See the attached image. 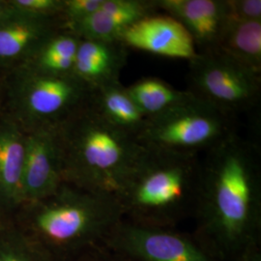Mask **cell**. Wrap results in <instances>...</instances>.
Masks as SVG:
<instances>
[{
    "label": "cell",
    "instance_id": "6da1fadb",
    "mask_svg": "<svg viewBox=\"0 0 261 261\" xmlns=\"http://www.w3.org/2000/svg\"><path fill=\"white\" fill-rule=\"evenodd\" d=\"M194 236L220 261L261 250V168L257 148L234 132L200 162Z\"/></svg>",
    "mask_w": 261,
    "mask_h": 261
},
{
    "label": "cell",
    "instance_id": "7a4b0ae2",
    "mask_svg": "<svg viewBox=\"0 0 261 261\" xmlns=\"http://www.w3.org/2000/svg\"><path fill=\"white\" fill-rule=\"evenodd\" d=\"M57 130L66 183L118 199L146 147L138 138L112 126L90 103Z\"/></svg>",
    "mask_w": 261,
    "mask_h": 261
},
{
    "label": "cell",
    "instance_id": "3957f363",
    "mask_svg": "<svg viewBox=\"0 0 261 261\" xmlns=\"http://www.w3.org/2000/svg\"><path fill=\"white\" fill-rule=\"evenodd\" d=\"M20 228L53 261H72L103 246L124 219L118 199L64 182L53 195L25 204Z\"/></svg>",
    "mask_w": 261,
    "mask_h": 261
},
{
    "label": "cell",
    "instance_id": "277c9868",
    "mask_svg": "<svg viewBox=\"0 0 261 261\" xmlns=\"http://www.w3.org/2000/svg\"><path fill=\"white\" fill-rule=\"evenodd\" d=\"M199 172L196 154L146 148L118 197L124 219L176 228L194 214Z\"/></svg>",
    "mask_w": 261,
    "mask_h": 261
},
{
    "label": "cell",
    "instance_id": "5b68a950",
    "mask_svg": "<svg viewBox=\"0 0 261 261\" xmlns=\"http://www.w3.org/2000/svg\"><path fill=\"white\" fill-rule=\"evenodd\" d=\"M232 117L196 97L172 112L149 119L138 140L150 149L197 155L233 134Z\"/></svg>",
    "mask_w": 261,
    "mask_h": 261
},
{
    "label": "cell",
    "instance_id": "8992f818",
    "mask_svg": "<svg viewBox=\"0 0 261 261\" xmlns=\"http://www.w3.org/2000/svg\"><path fill=\"white\" fill-rule=\"evenodd\" d=\"M92 90L73 74H47L28 64L15 83L13 99L32 130L59 126L89 103Z\"/></svg>",
    "mask_w": 261,
    "mask_h": 261
},
{
    "label": "cell",
    "instance_id": "52a82bcc",
    "mask_svg": "<svg viewBox=\"0 0 261 261\" xmlns=\"http://www.w3.org/2000/svg\"><path fill=\"white\" fill-rule=\"evenodd\" d=\"M189 65L188 90L224 113L233 116L258 103L261 74L229 56L219 50L198 53Z\"/></svg>",
    "mask_w": 261,
    "mask_h": 261
},
{
    "label": "cell",
    "instance_id": "ba28073f",
    "mask_svg": "<svg viewBox=\"0 0 261 261\" xmlns=\"http://www.w3.org/2000/svg\"><path fill=\"white\" fill-rule=\"evenodd\" d=\"M103 246L123 261H220L197 241L174 227L123 219Z\"/></svg>",
    "mask_w": 261,
    "mask_h": 261
},
{
    "label": "cell",
    "instance_id": "9c48e42d",
    "mask_svg": "<svg viewBox=\"0 0 261 261\" xmlns=\"http://www.w3.org/2000/svg\"><path fill=\"white\" fill-rule=\"evenodd\" d=\"M64 182L62 152L57 127H41L30 130L25 140L22 206L53 195Z\"/></svg>",
    "mask_w": 261,
    "mask_h": 261
},
{
    "label": "cell",
    "instance_id": "30bf717a",
    "mask_svg": "<svg viewBox=\"0 0 261 261\" xmlns=\"http://www.w3.org/2000/svg\"><path fill=\"white\" fill-rule=\"evenodd\" d=\"M126 48L189 62L196 59V44L184 25L168 14H152L127 28L120 38Z\"/></svg>",
    "mask_w": 261,
    "mask_h": 261
},
{
    "label": "cell",
    "instance_id": "8fae6325",
    "mask_svg": "<svg viewBox=\"0 0 261 261\" xmlns=\"http://www.w3.org/2000/svg\"><path fill=\"white\" fill-rule=\"evenodd\" d=\"M155 5L184 25L197 53L217 49L229 19L226 0H155Z\"/></svg>",
    "mask_w": 261,
    "mask_h": 261
},
{
    "label": "cell",
    "instance_id": "7c38bea8",
    "mask_svg": "<svg viewBox=\"0 0 261 261\" xmlns=\"http://www.w3.org/2000/svg\"><path fill=\"white\" fill-rule=\"evenodd\" d=\"M128 48L119 41L105 42L81 39L73 75L91 89L119 83L127 63Z\"/></svg>",
    "mask_w": 261,
    "mask_h": 261
},
{
    "label": "cell",
    "instance_id": "4fadbf2b",
    "mask_svg": "<svg viewBox=\"0 0 261 261\" xmlns=\"http://www.w3.org/2000/svg\"><path fill=\"white\" fill-rule=\"evenodd\" d=\"M56 18L33 17L14 13L0 21V62L23 57L31 59L48 38L58 31ZM30 59V60H31Z\"/></svg>",
    "mask_w": 261,
    "mask_h": 261
},
{
    "label": "cell",
    "instance_id": "5bb4252c",
    "mask_svg": "<svg viewBox=\"0 0 261 261\" xmlns=\"http://www.w3.org/2000/svg\"><path fill=\"white\" fill-rule=\"evenodd\" d=\"M25 140L15 122L0 123V205L7 209L23 204Z\"/></svg>",
    "mask_w": 261,
    "mask_h": 261
},
{
    "label": "cell",
    "instance_id": "9a60e30c",
    "mask_svg": "<svg viewBox=\"0 0 261 261\" xmlns=\"http://www.w3.org/2000/svg\"><path fill=\"white\" fill-rule=\"evenodd\" d=\"M89 103L112 126L136 138L140 137L149 120L120 82L93 89Z\"/></svg>",
    "mask_w": 261,
    "mask_h": 261
},
{
    "label": "cell",
    "instance_id": "2e32d148",
    "mask_svg": "<svg viewBox=\"0 0 261 261\" xmlns=\"http://www.w3.org/2000/svg\"><path fill=\"white\" fill-rule=\"evenodd\" d=\"M126 90L148 119L165 115L196 98L189 90H180L152 76L140 79L127 86Z\"/></svg>",
    "mask_w": 261,
    "mask_h": 261
},
{
    "label": "cell",
    "instance_id": "e0dca14e",
    "mask_svg": "<svg viewBox=\"0 0 261 261\" xmlns=\"http://www.w3.org/2000/svg\"><path fill=\"white\" fill-rule=\"evenodd\" d=\"M215 50L261 74V19H228Z\"/></svg>",
    "mask_w": 261,
    "mask_h": 261
},
{
    "label": "cell",
    "instance_id": "ac0fdd59",
    "mask_svg": "<svg viewBox=\"0 0 261 261\" xmlns=\"http://www.w3.org/2000/svg\"><path fill=\"white\" fill-rule=\"evenodd\" d=\"M80 42L81 38L68 28L64 31L58 30L40 47L29 64L47 74H73Z\"/></svg>",
    "mask_w": 261,
    "mask_h": 261
},
{
    "label": "cell",
    "instance_id": "d6986e66",
    "mask_svg": "<svg viewBox=\"0 0 261 261\" xmlns=\"http://www.w3.org/2000/svg\"><path fill=\"white\" fill-rule=\"evenodd\" d=\"M0 261H53L20 228L0 231Z\"/></svg>",
    "mask_w": 261,
    "mask_h": 261
},
{
    "label": "cell",
    "instance_id": "ffe728a7",
    "mask_svg": "<svg viewBox=\"0 0 261 261\" xmlns=\"http://www.w3.org/2000/svg\"><path fill=\"white\" fill-rule=\"evenodd\" d=\"M64 0H12L10 5L17 13L33 16L56 18L61 16Z\"/></svg>",
    "mask_w": 261,
    "mask_h": 261
},
{
    "label": "cell",
    "instance_id": "44dd1931",
    "mask_svg": "<svg viewBox=\"0 0 261 261\" xmlns=\"http://www.w3.org/2000/svg\"><path fill=\"white\" fill-rule=\"evenodd\" d=\"M105 0H64L61 16L65 24L91 16L102 8Z\"/></svg>",
    "mask_w": 261,
    "mask_h": 261
},
{
    "label": "cell",
    "instance_id": "7402d4cb",
    "mask_svg": "<svg viewBox=\"0 0 261 261\" xmlns=\"http://www.w3.org/2000/svg\"><path fill=\"white\" fill-rule=\"evenodd\" d=\"M228 18L233 20L261 19L260 0H226Z\"/></svg>",
    "mask_w": 261,
    "mask_h": 261
},
{
    "label": "cell",
    "instance_id": "603a6c76",
    "mask_svg": "<svg viewBox=\"0 0 261 261\" xmlns=\"http://www.w3.org/2000/svg\"><path fill=\"white\" fill-rule=\"evenodd\" d=\"M72 261H123L105 246L96 248L92 251L85 252Z\"/></svg>",
    "mask_w": 261,
    "mask_h": 261
},
{
    "label": "cell",
    "instance_id": "cb8c5ba5",
    "mask_svg": "<svg viewBox=\"0 0 261 261\" xmlns=\"http://www.w3.org/2000/svg\"><path fill=\"white\" fill-rule=\"evenodd\" d=\"M13 13L14 9L10 5L9 1H0V21L8 18Z\"/></svg>",
    "mask_w": 261,
    "mask_h": 261
},
{
    "label": "cell",
    "instance_id": "d4e9b609",
    "mask_svg": "<svg viewBox=\"0 0 261 261\" xmlns=\"http://www.w3.org/2000/svg\"><path fill=\"white\" fill-rule=\"evenodd\" d=\"M238 261H261V250L252 252Z\"/></svg>",
    "mask_w": 261,
    "mask_h": 261
},
{
    "label": "cell",
    "instance_id": "484cf974",
    "mask_svg": "<svg viewBox=\"0 0 261 261\" xmlns=\"http://www.w3.org/2000/svg\"><path fill=\"white\" fill-rule=\"evenodd\" d=\"M7 227V225L4 224V222H3V218H2V216H1V213H0V231L1 230H3L4 228H6Z\"/></svg>",
    "mask_w": 261,
    "mask_h": 261
}]
</instances>
